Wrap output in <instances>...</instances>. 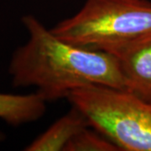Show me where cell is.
I'll use <instances>...</instances> for the list:
<instances>
[{
  "label": "cell",
  "mask_w": 151,
  "mask_h": 151,
  "mask_svg": "<svg viewBox=\"0 0 151 151\" xmlns=\"http://www.w3.org/2000/svg\"><path fill=\"white\" fill-rule=\"evenodd\" d=\"M27 43L11 58L9 72L14 86H35L46 102L68 97L75 89L102 85L125 90L118 57L67 43L33 15L23 17Z\"/></svg>",
  "instance_id": "6da1fadb"
},
{
  "label": "cell",
  "mask_w": 151,
  "mask_h": 151,
  "mask_svg": "<svg viewBox=\"0 0 151 151\" xmlns=\"http://www.w3.org/2000/svg\"><path fill=\"white\" fill-rule=\"evenodd\" d=\"M67 43L120 57L151 40L147 0H87L74 16L50 29Z\"/></svg>",
  "instance_id": "7a4b0ae2"
},
{
  "label": "cell",
  "mask_w": 151,
  "mask_h": 151,
  "mask_svg": "<svg viewBox=\"0 0 151 151\" xmlns=\"http://www.w3.org/2000/svg\"><path fill=\"white\" fill-rule=\"evenodd\" d=\"M66 98L119 150L151 151V102L102 85L77 88Z\"/></svg>",
  "instance_id": "3957f363"
},
{
  "label": "cell",
  "mask_w": 151,
  "mask_h": 151,
  "mask_svg": "<svg viewBox=\"0 0 151 151\" xmlns=\"http://www.w3.org/2000/svg\"><path fill=\"white\" fill-rule=\"evenodd\" d=\"M125 90L151 102V40L119 57Z\"/></svg>",
  "instance_id": "277c9868"
},
{
  "label": "cell",
  "mask_w": 151,
  "mask_h": 151,
  "mask_svg": "<svg viewBox=\"0 0 151 151\" xmlns=\"http://www.w3.org/2000/svg\"><path fill=\"white\" fill-rule=\"evenodd\" d=\"M86 127H90L84 114L72 106L68 113L26 146L27 151H64L68 142Z\"/></svg>",
  "instance_id": "5b68a950"
},
{
  "label": "cell",
  "mask_w": 151,
  "mask_h": 151,
  "mask_svg": "<svg viewBox=\"0 0 151 151\" xmlns=\"http://www.w3.org/2000/svg\"><path fill=\"white\" fill-rule=\"evenodd\" d=\"M46 103L37 92L26 95L0 92V119L12 126L35 122L44 115Z\"/></svg>",
  "instance_id": "8992f818"
},
{
  "label": "cell",
  "mask_w": 151,
  "mask_h": 151,
  "mask_svg": "<svg viewBox=\"0 0 151 151\" xmlns=\"http://www.w3.org/2000/svg\"><path fill=\"white\" fill-rule=\"evenodd\" d=\"M119 149L113 142L89 127L81 130L70 139L64 151H118Z\"/></svg>",
  "instance_id": "52a82bcc"
}]
</instances>
